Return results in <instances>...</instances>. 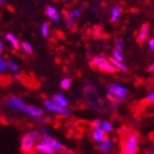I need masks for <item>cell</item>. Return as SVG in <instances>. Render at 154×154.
<instances>
[{"label":"cell","mask_w":154,"mask_h":154,"mask_svg":"<svg viewBox=\"0 0 154 154\" xmlns=\"http://www.w3.org/2000/svg\"><path fill=\"white\" fill-rule=\"evenodd\" d=\"M149 72H152V73H154V62L149 66Z\"/></svg>","instance_id":"obj_34"},{"label":"cell","mask_w":154,"mask_h":154,"mask_svg":"<svg viewBox=\"0 0 154 154\" xmlns=\"http://www.w3.org/2000/svg\"><path fill=\"white\" fill-rule=\"evenodd\" d=\"M21 49L23 50L24 53H26L27 54H32V46L31 44H29L28 42H23V43H21Z\"/></svg>","instance_id":"obj_20"},{"label":"cell","mask_w":154,"mask_h":154,"mask_svg":"<svg viewBox=\"0 0 154 154\" xmlns=\"http://www.w3.org/2000/svg\"><path fill=\"white\" fill-rule=\"evenodd\" d=\"M45 119L44 118V117H38V118H35V122L36 123H38V124H44V123H45Z\"/></svg>","instance_id":"obj_33"},{"label":"cell","mask_w":154,"mask_h":154,"mask_svg":"<svg viewBox=\"0 0 154 154\" xmlns=\"http://www.w3.org/2000/svg\"><path fill=\"white\" fill-rule=\"evenodd\" d=\"M7 60L0 55V75L3 74L7 70Z\"/></svg>","instance_id":"obj_22"},{"label":"cell","mask_w":154,"mask_h":154,"mask_svg":"<svg viewBox=\"0 0 154 154\" xmlns=\"http://www.w3.org/2000/svg\"><path fill=\"white\" fill-rule=\"evenodd\" d=\"M65 21H66V26H67V28H69V29H73V28L76 26V23H75V21L72 20V19H70V18H65Z\"/></svg>","instance_id":"obj_26"},{"label":"cell","mask_w":154,"mask_h":154,"mask_svg":"<svg viewBox=\"0 0 154 154\" xmlns=\"http://www.w3.org/2000/svg\"><path fill=\"white\" fill-rule=\"evenodd\" d=\"M2 49H3V44L1 43V41H0V53L2 52Z\"/></svg>","instance_id":"obj_36"},{"label":"cell","mask_w":154,"mask_h":154,"mask_svg":"<svg viewBox=\"0 0 154 154\" xmlns=\"http://www.w3.org/2000/svg\"><path fill=\"white\" fill-rule=\"evenodd\" d=\"M3 3H4V0H0V5L3 4Z\"/></svg>","instance_id":"obj_37"},{"label":"cell","mask_w":154,"mask_h":154,"mask_svg":"<svg viewBox=\"0 0 154 154\" xmlns=\"http://www.w3.org/2000/svg\"><path fill=\"white\" fill-rule=\"evenodd\" d=\"M145 101L148 103H154V90H152L145 98Z\"/></svg>","instance_id":"obj_28"},{"label":"cell","mask_w":154,"mask_h":154,"mask_svg":"<svg viewBox=\"0 0 154 154\" xmlns=\"http://www.w3.org/2000/svg\"><path fill=\"white\" fill-rule=\"evenodd\" d=\"M148 46L149 48L150 51L154 52V37L153 38H150L148 42Z\"/></svg>","instance_id":"obj_31"},{"label":"cell","mask_w":154,"mask_h":154,"mask_svg":"<svg viewBox=\"0 0 154 154\" xmlns=\"http://www.w3.org/2000/svg\"><path fill=\"white\" fill-rule=\"evenodd\" d=\"M120 14H121V9L118 6H116L112 8L111 10V21L112 22H116L119 17H120Z\"/></svg>","instance_id":"obj_16"},{"label":"cell","mask_w":154,"mask_h":154,"mask_svg":"<svg viewBox=\"0 0 154 154\" xmlns=\"http://www.w3.org/2000/svg\"><path fill=\"white\" fill-rule=\"evenodd\" d=\"M34 151L38 153H43V154H57V151L54 149H52L48 144L42 142V141H39L36 143L34 147Z\"/></svg>","instance_id":"obj_7"},{"label":"cell","mask_w":154,"mask_h":154,"mask_svg":"<svg viewBox=\"0 0 154 154\" xmlns=\"http://www.w3.org/2000/svg\"><path fill=\"white\" fill-rule=\"evenodd\" d=\"M146 154H154V148L153 149H150L149 150H148Z\"/></svg>","instance_id":"obj_35"},{"label":"cell","mask_w":154,"mask_h":154,"mask_svg":"<svg viewBox=\"0 0 154 154\" xmlns=\"http://www.w3.org/2000/svg\"><path fill=\"white\" fill-rule=\"evenodd\" d=\"M41 31H42V34H43L44 37H48L49 36V24L47 22H45L43 25H42Z\"/></svg>","instance_id":"obj_23"},{"label":"cell","mask_w":154,"mask_h":154,"mask_svg":"<svg viewBox=\"0 0 154 154\" xmlns=\"http://www.w3.org/2000/svg\"><path fill=\"white\" fill-rule=\"evenodd\" d=\"M7 106L10 110L21 112V113L26 114L33 118L41 117L44 115V111L42 108L27 104L24 103V101L21 98L16 97V96H11L8 98V100L7 101Z\"/></svg>","instance_id":"obj_1"},{"label":"cell","mask_w":154,"mask_h":154,"mask_svg":"<svg viewBox=\"0 0 154 154\" xmlns=\"http://www.w3.org/2000/svg\"><path fill=\"white\" fill-rule=\"evenodd\" d=\"M52 19H53V20H54V22H58V21H59V20H60V14L57 12V13L54 14V16Z\"/></svg>","instance_id":"obj_32"},{"label":"cell","mask_w":154,"mask_h":154,"mask_svg":"<svg viewBox=\"0 0 154 154\" xmlns=\"http://www.w3.org/2000/svg\"><path fill=\"white\" fill-rule=\"evenodd\" d=\"M57 13V10H55V8L52 6H48L46 8V15L49 17V18H53L54 16V14Z\"/></svg>","instance_id":"obj_25"},{"label":"cell","mask_w":154,"mask_h":154,"mask_svg":"<svg viewBox=\"0 0 154 154\" xmlns=\"http://www.w3.org/2000/svg\"><path fill=\"white\" fill-rule=\"evenodd\" d=\"M106 133H104L101 128H96V129H92L91 131V138L92 140L97 142V143H100L103 140L106 138Z\"/></svg>","instance_id":"obj_9"},{"label":"cell","mask_w":154,"mask_h":154,"mask_svg":"<svg viewBox=\"0 0 154 154\" xmlns=\"http://www.w3.org/2000/svg\"><path fill=\"white\" fill-rule=\"evenodd\" d=\"M139 149V136L131 131L125 134L122 141L121 154H137Z\"/></svg>","instance_id":"obj_2"},{"label":"cell","mask_w":154,"mask_h":154,"mask_svg":"<svg viewBox=\"0 0 154 154\" xmlns=\"http://www.w3.org/2000/svg\"><path fill=\"white\" fill-rule=\"evenodd\" d=\"M33 154H43V153H38V152H34Z\"/></svg>","instance_id":"obj_38"},{"label":"cell","mask_w":154,"mask_h":154,"mask_svg":"<svg viewBox=\"0 0 154 154\" xmlns=\"http://www.w3.org/2000/svg\"><path fill=\"white\" fill-rule=\"evenodd\" d=\"M149 25L148 24H144L141 28L140 30L138 32V34H137V41L139 43H142L144 42L147 38H148V35H149Z\"/></svg>","instance_id":"obj_12"},{"label":"cell","mask_w":154,"mask_h":154,"mask_svg":"<svg viewBox=\"0 0 154 154\" xmlns=\"http://www.w3.org/2000/svg\"><path fill=\"white\" fill-rule=\"evenodd\" d=\"M72 84V79L70 78H64L60 82V87L63 90H68Z\"/></svg>","instance_id":"obj_19"},{"label":"cell","mask_w":154,"mask_h":154,"mask_svg":"<svg viewBox=\"0 0 154 154\" xmlns=\"http://www.w3.org/2000/svg\"><path fill=\"white\" fill-rule=\"evenodd\" d=\"M39 140L42 141V142H45V143L48 144L55 151H57V150H63L64 149L63 144L60 141L57 140L55 138H54V137H52L50 136H41Z\"/></svg>","instance_id":"obj_6"},{"label":"cell","mask_w":154,"mask_h":154,"mask_svg":"<svg viewBox=\"0 0 154 154\" xmlns=\"http://www.w3.org/2000/svg\"><path fill=\"white\" fill-rule=\"evenodd\" d=\"M109 62L113 65V66L116 69V70H120L122 72H125L128 70V67L125 66L123 62H120V61H117V60H115L113 58H111L109 60Z\"/></svg>","instance_id":"obj_14"},{"label":"cell","mask_w":154,"mask_h":154,"mask_svg":"<svg viewBox=\"0 0 154 154\" xmlns=\"http://www.w3.org/2000/svg\"><path fill=\"white\" fill-rule=\"evenodd\" d=\"M52 100H53L54 102L57 103L58 105H60V106H62V107H64V108H67V106H68V104H69L68 101L66 100V98L62 93H55V94L53 96Z\"/></svg>","instance_id":"obj_10"},{"label":"cell","mask_w":154,"mask_h":154,"mask_svg":"<svg viewBox=\"0 0 154 154\" xmlns=\"http://www.w3.org/2000/svg\"><path fill=\"white\" fill-rule=\"evenodd\" d=\"M101 129L104 132V133H110L112 130H113V125H112L111 122L109 121H102V125H101Z\"/></svg>","instance_id":"obj_18"},{"label":"cell","mask_w":154,"mask_h":154,"mask_svg":"<svg viewBox=\"0 0 154 154\" xmlns=\"http://www.w3.org/2000/svg\"><path fill=\"white\" fill-rule=\"evenodd\" d=\"M116 49L121 53L122 51H124V45H123V41L121 39H117L116 41Z\"/></svg>","instance_id":"obj_27"},{"label":"cell","mask_w":154,"mask_h":154,"mask_svg":"<svg viewBox=\"0 0 154 154\" xmlns=\"http://www.w3.org/2000/svg\"><path fill=\"white\" fill-rule=\"evenodd\" d=\"M112 55H113V59H115V60H117V61H120V62H123V60H124V57H123L122 53L117 51L116 49H115L113 51Z\"/></svg>","instance_id":"obj_21"},{"label":"cell","mask_w":154,"mask_h":154,"mask_svg":"<svg viewBox=\"0 0 154 154\" xmlns=\"http://www.w3.org/2000/svg\"><path fill=\"white\" fill-rule=\"evenodd\" d=\"M107 98L111 103H116L125 100L128 96V88L119 83H113L106 87Z\"/></svg>","instance_id":"obj_3"},{"label":"cell","mask_w":154,"mask_h":154,"mask_svg":"<svg viewBox=\"0 0 154 154\" xmlns=\"http://www.w3.org/2000/svg\"><path fill=\"white\" fill-rule=\"evenodd\" d=\"M114 148V141L113 139L109 137H106L104 140L99 143L98 145V150L101 151L102 153H108Z\"/></svg>","instance_id":"obj_8"},{"label":"cell","mask_w":154,"mask_h":154,"mask_svg":"<svg viewBox=\"0 0 154 154\" xmlns=\"http://www.w3.org/2000/svg\"><path fill=\"white\" fill-rule=\"evenodd\" d=\"M39 132L42 136H49V134H50V130H49V128L47 127V125H44Z\"/></svg>","instance_id":"obj_29"},{"label":"cell","mask_w":154,"mask_h":154,"mask_svg":"<svg viewBox=\"0 0 154 154\" xmlns=\"http://www.w3.org/2000/svg\"><path fill=\"white\" fill-rule=\"evenodd\" d=\"M44 106L47 111L52 112V113H55V114L60 115V116H66L70 114V110H69L68 108H64V107L58 105L52 99H45L44 102Z\"/></svg>","instance_id":"obj_5"},{"label":"cell","mask_w":154,"mask_h":154,"mask_svg":"<svg viewBox=\"0 0 154 154\" xmlns=\"http://www.w3.org/2000/svg\"><path fill=\"white\" fill-rule=\"evenodd\" d=\"M101 125H102V120H100V119L94 120V121L91 123V128H92L93 129L101 128Z\"/></svg>","instance_id":"obj_30"},{"label":"cell","mask_w":154,"mask_h":154,"mask_svg":"<svg viewBox=\"0 0 154 154\" xmlns=\"http://www.w3.org/2000/svg\"><path fill=\"white\" fill-rule=\"evenodd\" d=\"M79 14H80V10L76 8V9H72V10L69 11L67 13V17L70 18V19H75V18L79 16Z\"/></svg>","instance_id":"obj_24"},{"label":"cell","mask_w":154,"mask_h":154,"mask_svg":"<svg viewBox=\"0 0 154 154\" xmlns=\"http://www.w3.org/2000/svg\"><path fill=\"white\" fill-rule=\"evenodd\" d=\"M64 1H66H66H70V0H64Z\"/></svg>","instance_id":"obj_39"},{"label":"cell","mask_w":154,"mask_h":154,"mask_svg":"<svg viewBox=\"0 0 154 154\" xmlns=\"http://www.w3.org/2000/svg\"><path fill=\"white\" fill-rule=\"evenodd\" d=\"M41 134L38 130H32L23 135L20 141V149L24 154H32L34 151L36 141L40 139Z\"/></svg>","instance_id":"obj_4"},{"label":"cell","mask_w":154,"mask_h":154,"mask_svg":"<svg viewBox=\"0 0 154 154\" xmlns=\"http://www.w3.org/2000/svg\"><path fill=\"white\" fill-rule=\"evenodd\" d=\"M97 68L99 69V70H101L103 72H105V73H115L116 71V69L113 66V65L109 62V60L100 64L99 66H97Z\"/></svg>","instance_id":"obj_11"},{"label":"cell","mask_w":154,"mask_h":154,"mask_svg":"<svg viewBox=\"0 0 154 154\" xmlns=\"http://www.w3.org/2000/svg\"><path fill=\"white\" fill-rule=\"evenodd\" d=\"M153 81H154V76H153Z\"/></svg>","instance_id":"obj_40"},{"label":"cell","mask_w":154,"mask_h":154,"mask_svg":"<svg viewBox=\"0 0 154 154\" xmlns=\"http://www.w3.org/2000/svg\"><path fill=\"white\" fill-rule=\"evenodd\" d=\"M7 67L9 69L10 71H12L14 73H17L20 70L19 65L16 62L12 61V60H7Z\"/></svg>","instance_id":"obj_17"},{"label":"cell","mask_w":154,"mask_h":154,"mask_svg":"<svg viewBox=\"0 0 154 154\" xmlns=\"http://www.w3.org/2000/svg\"><path fill=\"white\" fill-rule=\"evenodd\" d=\"M6 38H7V40L10 43L11 46H12L14 49H16V50H17V49L20 48L19 40L16 38V36L14 35V34H12V33H8V34L6 35Z\"/></svg>","instance_id":"obj_15"},{"label":"cell","mask_w":154,"mask_h":154,"mask_svg":"<svg viewBox=\"0 0 154 154\" xmlns=\"http://www.w3.org/2000/svg\"><path fill=\"white\" fill-rule=\"evenodd\" d=\"M108 59H107V57H105L104 54H98V55H95V57H93L91 59L90 64H91V66H96L97 67L100 64H102V63H103V62H105Z\"/></svg>","instance_id":"obj_13"}]
</instances>
